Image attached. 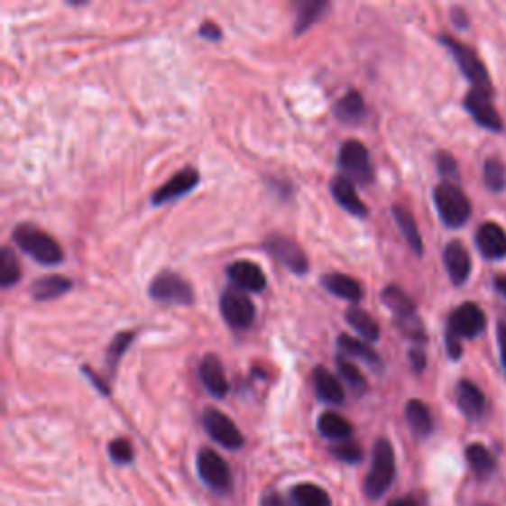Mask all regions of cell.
<instances>
[{"label": "cell", "instance_id": "1", "mask_svg": "<svg viewBox=\"0 0 506 506\" xmlns=\"http://www.w3.org/2000/svg\"><path fill=\"white\" fill-rule=\"evenodd\" d=\"M487 327V317L483 308L474 303H463L447 318L446 346L451 360H459L463 354L461 340L479 336Z\"/></svg>", "mask_w": 506, "mask_h": 506}, {"label": "cell", "instance_id": "2", "mask_svg": "<svg viewBox=\"0 0 506 506\" xmlns=\"http://www.w3.org/2000/svg\"><path fill=\"white\" fill-rule=\"evenodd\" d=\"M396 477V455L394 447L386 437H380L374 443V453H372V465L364 479L366 497L376 501L382 499L390 491L391 483Z\"/></svg>", "mask_w": 506, "mask_h": 506}, {"label": "cell", "instance_id": "3", "mask_svg": "<svg viewBox=\"0 0 506 506\" xmlns=\"http://www.w3.org/2000/svg\"><path fill=\"white\" fill-rule=\"evenodd\" d=\"M13 240L20 250L32 257V260H36L38 263L58 265L64 262V250H61L60 244L34 224L16 225L13 232Z\"/></svg>", "mask_w": 506, "mask_h": 506}, {"label": "cell", "instance_id": "4", "mask_svg": "<svg viewBox=\"0 0 506 506\" xmlns=\"http://www.w3.org/2000/svg\"><path fill=\"white\" fill-rule=\"evenodd\" d=\"M380 297H382V303H384L391 311V315H394V321L401 333L414 340V343H421V345L426 343L428 335L416 311L414 301H411V299L396 285H388L384 291L380 293Z\"/></svg>", "mask_w": 506, "mask_h": 506}, {"label": "cell", "instance_id": "5", "mask_svg": "<svg viewBox=\"0 0 506 506\" xmlns=\"http://www.w3.org/2000/svg\"><path fill=\"white\" fill-rule=\"evenodd\" d=\"M433 202H436L441 222L447 228H461L471 218V202L455 182H439L433 190Z\"/></svg>", "mask_w": 506, "mask_h": 506}, {"label": "cell", "instance_id": "6", "mask_svg": "<svg viewBox=\"0 0 506 506\" xmlns=\"http://www.w3.org/2000/svg\"><path fill=\"white\" fill-rule=\"evenodd\" d=\"M441 42L446 44V48L449 50V54L455 58L461 74L471 81V87L494 93L489 69H487V66L483 64V60L479 58L477 51H474L471 46L459 42V40L451 38V36H441Z\"/></svg>", "mask_w": 506, "mask_h": 506}, {"label": "cell", "instance_id": "7", "mask_svg": "<svg viewBox=\"0 0 506 506\" xmlns=\"http://www.w3.org/2000/svg\"><path fill=\"white\" fill-rule=\"evenodd\" d=\"M338 167L343 169L345 177L358 184H370L374 180V169L370 162V152L364 143L348 139L343 143L338 152Z\"/></svg>", "mask_w": 506, "mask_h": 506}, {"label": "cell", "instance_id": "8", "mask_svg": "<svg viewBox=\"0 0 506 506\" xmlns=\"http://www.w3.org/2000/svg\"><path fill=\"white\" fill-rule=\"evenodd\" d=\"M220 311L224 321L235 330L250 328L255 321V305L242 289L230 285L220 297Z\"/></svg>", "mask_w": 506, "mask_h": 506}, {"label": "cell", "instance_id": "9", "mask_svg": "<svg viewBox=\"0 0 506 506\" xmlns=\"http://www.w3.org/2000/svg\"><path fill=\"white\" fill-rule=\"evenodd\" d=\"M149 295L159 303L172 305H192L194 291L192 285L174 271H161L149 285Z\"/></svg>", "mask_w": 506, "mask_h": 506}, {"label": "cell", "instance_id": "10", "mask_svg": "<svg viewBox=\"0 0 506 506\" xmlns=\"http://www.w3.org/2000/svg\"><path fill=\"white\" fill-rule=\"evenodd\" d=\"M196 467L206 487H210L214 492L225 494L234 487V477L225 459L218 455L214 449H202L196 459Z\"/></svg>", "mask_w": 506, "mask_h": 506}, {"label": "cell", "instance_id": "11", "mask_svg": "<svg viewBox=\"0 0 506 506\" xmlns=\"http://www.w3.org/2000/svg\"><path fill=\"white\" fill-rule=\"evenodd\" d=\"M265 252L271 257L285 265L289 271H293L297 275H305L308 271V260L303 252V247L299 245L295 240L281 234H271L265 237L263 242Z\"/></svg>", "mask_w": 506, "mask_h": 506}, {"label": "cell", "instance_id": "12", "mask_svg": "<svg viewBox=\"0 0 506 506\" xmlns=\"http://www.w3.org/2000/svg\"><path fill=\"white\" fill-rule=\"evenodd\" d=\"M202 426H204L206 433H208L216 443H220V446L225 449L235 451L244 446V436H242L240 428H237L235 423L220 409H216V408L204 409Z\"/></svg>", "mask_w": 506, "mask_h": 506}, {"label": "cell", "instance_id": "13", "mask_svg": "<svg viewBox=\"0 0 506 506\" xmlns=\"http://www.w3.org/2000/svg\"><path fill=\"white\" fill-rule=\"evenodd\" d=\"M463 106H465V109H467L469 115L474 119V123L481 125L483 129H489L494 133H501L504 129L502 117L499 115V111L492 103V93L471 87L467 91V96H465Z\"/></svg>", "mask_w": 506, "mask_h": 506}, {"label": "cell", "instance_id": "14", "mask_svg": "<svg viewBox=\"0 0 506 506\" xmlns=\"http://www.w3.org/2000/svg\"><path fill=\"white\" fill-rule=\"evenodd\" d=\"M474 244L484 260H506V232L499 224H481L474 234Z\"/></svg>", "mask_w": 506, "mask_h": 506}, {"label": "cell", "instance_id": "15", "mask_svg": "<svg viewBox=\"0 0 506 506\" xmlns=\"http://www.w3.org/2000/svg\"><path fill=\"white\" fill-rule=\"evenodd\" d=\"M225 273H228L232 285L242 289V291L262 293L267 285V277L262 267L253 262H247V260L234 262L232 265H228Z\"/></svg>", "mask_w": 506, "mask_h": 506}, {"label": "cell", "instance_id": "16", "mask_svg": "<svg viewBox=\"0 0 506 506\" xmlns=\"http://www.w3.org/2000/svg\"><path fill=\"white\" fill-rule=\"evenodd\" d=\"M198 182H200L198 172H196L194 169H182V170L174 174V177L169 182H164L161 189L154 190L152 204L162 206L167 202L177 200V198H180V196L192 192Z\"/></svg>", "mask_w": 506, "mask_h": 506}, {"label": "cell", "instance_id": "17", "mask_svg": "<svg viewBox=\"0 0 506 506\" xmlns=\"http://www.w3.org/2000/svg\"><path fill=\"white\" fill-rule=\"evenodd\" d=\"M443 263H446L447 275L453 281V285L461 287L463 283H467V279L471 277V255L461 242L453 240L446 247H443Z\"/></svg>", "mask_w": 506, "mask_h": 506}, {"label": "cell", "instance_id": "18", "mask_svg": "<svg viewBox=\"0 0 506 506\" xmlns=\"http://www.w3.org/2000/svg\"><path fill=\"white\" fill-rule=\"evenodd\" d=\"M198 376L202 386L208 390V394L214 398H225L230 391L228 378H225V372L222 366V360L216 354H206L198 368Z\"/></svg>", "mask_w": 506, "mask_h": 506}, {"label": "cell", "instance_id": "19", "mask_svg": "<svg viewBox=\"0 0 506 506\" xmlns=\"http://www.w3.org/2000/svg\"><path fill=\"white\" fill-rule=\"evenodd\" d=\"M330 194H333L335 200L353 216H358V218L368 216L366 204L360 200L354 182L345 177V174H338V177H335L333 182H330Z\"/></svg>", "mask_w": 506, "mask_h": 506}, {"label": "cell", "instance_id": "20", "mask_svg": "<svg viewBox=\"0 0 506 506\" xmlns=\"http://www.w3.org/2000/svg\"><path fill=\"white\" fill-rule=\"evenodd\" d=\"M455 401L461 409V414L474 421L483 416L484 411V394L483 390L474 384L471 380H459V384L455 388Z\"/></svg>", "mask_w": 506, "mask_h": 506}, {"label": "cell", "instance_id": "21", "mask_svg": "<svg viewBox=\"0 0 506 506\" xmlns=\"http://www.w3.org/2000/svg\"><path fill=\"white\" fill-rule=\"evenodd\" d=\"M313 384L317 398L321 401H327V404H343L345 401L343 384H340V380L325 366H317L313 370Z\"/></svg>", "mask_w": 506, "mask_h": 506}, {"label": "cell", "instance_id": "22", "mask_svg": "<svg viewBox=\"0 0 506 506\" xmlns=\"http://www.w3.org/2000/svg\"><path fill=\"white\" fill-rule=\"evenodd\" d=\"M336 346L340 350V354H345L346 358L364 360V364L372 366L374 370L382 368L380 354L363 338H354V336H350V335H340L336 338Z\"/></svg>", "mask_w": 506, "mask_h": 506}, {"label": "cell", "instance_id": "23", "mask_svg": "<svg viewBox=\"0 0 506 506\" xmlns=\"http://www.w3.org/2000/svg\"><path fill=\"white\" fill-rule=\"evenodd\" d=\"M321 283L328 293H333L350 303H358L364 295L363 285H360L356 279L348 277L345 273H327V275H323Z\"/></svg>", "mask_w": 506, "mask_h": 506}, {"label": "cell", "instance_id": "24", "mask_svg": "<svg viewBox=\"0 0 506 506\" xmlns=\"http://www.w3.org/2000/svg\"><path fill=\"white\" fill-rule=\"evenodd\" d=\"M71 289V281L66 275H44L36 279L30 289L36 301H54V299L66 295Z\"/></svg>", "mask_w": 506, "mask_h": 506}, {"label": "cell", "instance_id": "25", "mask_svg": "<svg viewBox=\"0 0 506 506\" xmlns=\"http://www.w3.org/2000/svg\"><path fill=\"white\" fill-rule=\"evenodd\" d=\"M317 429L323 437L335 441H346L353 436V423L340 414H335V411H325V414L318 416Z\"/></svg>", "mask_w": 506, "mask_h": 506}, {"label": "cell", "instance_id": "26", "mask_svg": "<svg viewBox=\"0 0 506 506\" xmlns=\"http://www.w3.org/2000/svg\"><path fill=\"white\" fill-rule=\"evenodd\" d=\"M391 216H394V220L398 224L400 232L404 234L408 245L418 255H421L423 253V242H421V234L418 230V224H416L414 214H411L409 210H406L404 206H391Z\"/></svg>", "mask_w": 506, "mask_h": 506}, {"label": "cell", "instance_id": "27", "mask_svg": "<svg viewBox=\"0 0 506 506\" xmlns=\"http://www.w3.org/2000/svg\"><path fill=\"white\" fill-rule=\"evenodd\" d=\"M406 419L411 431L419 437H428L433 431V418L429 408L421 400H409L406 404Z\"/></svg>", "mask_w": 506, "mask_h": 506}, {"label": "cell", "instance_id": "28", "mask_svg": "<svg viewBox=\"0 0 506 506\" xmlns=\"http://www.w3.org/2000/svg\"><path fill=\"white\" fill-rule=\"evenodd\" d=\"M465 457H467L473 473L477 474L479 479H487L489 474L497 469V459L492 457V453L481 446V443H471V446L465 449Z\"/></svg>", "mask_w": 506, "mask_h": 506}, {"label": "cell", "instance_id": "29", "mask_svg": "<svg viewBox=\"0 0 506 506\" xmlns=\"http://www.w3.org/2000/svg\"><path fill=\"white\" fill-rule=\"evenodd\" d=\"M345 318H346V323L353 327L360 336H363V340H366V343H376V340L380 338L378 323L370 317V313L364 311V308L350 307L345 313Z\"/></svg>", "mask_w": 506, "mask_h": 506}, {"label": "cell", "instance_id": "30", "mask_svg": "<svg viewBox=\"0 0 506 506\" xmlns=\"http://www.w3.org/2000/svg\"><path fill=\"white\" fill-rule=\"evenodd\" d=\"M291 502L295 506H333L328 492L315 483H301L293 487Z\"/></svg>", "mask_w": 506, "mask_h": 506}, {"label": "cell", "instance_id": "31", "mask_svg": "<svg viewBox=\"0 0 506 506\" xmlns=\"http://www.w3.org/2000/svg\"><path fill=\"white\" fill-rule=\"evenodd\" d=\"M366 106L364 99L358 91H348L345 97H340L335 106V115L343 123H356L364 117Z\"/></svg>", "mask_w": 506, "mask_h": 506}, {"label": "cell", "instance_id": "32", "mask_svg": "<svg viewBox=\"0 0 506 506\" xmlns=\"http://www.w3.org/2000/svg\"><path fill=\"white\" fill-rule=\"evenodd\" d=\"M325 10H328V3H321V0H303V3H299L295 34H303L307 28H311L323 16Z\"/></svg>", "mask_w": 506, "mask_h": 506}, {"label": "cell", "instance_id": "33", "mask_svg": "<svg viewBox=\"0 0 506 506\" xmlns=\"http://www.w3.org/2000/svg\"><path fill=\"white\" fill-rule=\"evenodd\" d=\"M336 368H338L340 376H343V380L346 382L350 390H354L356 394H364V391L368 390V384H366L364 374L360 372V368L356 364L350 363V360L345 354H338L336 356Z\"/></svg>", "mask_w": 506, "mask_h": 506}, {"label": "cell", "instance_id": "34", "mask_svg": "<svg viewBox=\"0 0 506 506\" xmlns=\"http://www.w3.org/2000/svg\"><path fill=\"white\" fill-rule=\"evenodd\" d=\"M23 271H20V263L16 260V253L10 247L0 250V285L5 289L13 287L20 281Z\"/></svg>", "mask_w": 506, "mask_h": 506}, {"label": "cell", "instance_id": "35", "mask_svg": "<svg viewBox=\"0 0 506 506\" xmlns=\"http://www.w3.org/2000/svg\"><path fill=\"white\" fill-rule=\"evenodd\" d=\"M483 179H484V186H487L491 192H502L506 189V167H504V162L497 157H491V159L484 161Z\"/></svg>", "mask_w": 506, "mask_h": 506}, {"label": "cell", "instance_id": "36", "mask_svg": "<svg viewBox=\"0 0 506 506\" xmlns=\"http://www.w3.org/2000/svg\"><path fill=\"white\" fill-rule=\"evenodd\" d=\"M133 340H135V333L133 330H121V333L111 340V345L107 348V368L115 370L121 356L127 353V348L131 346Z\"/></svg>", "mask_w": 506, "mask_h": 506}, {"label": "cell", "instance_id": "37", "mask_svg": "<svg viewBox=\"0 0 506 506\" xmlns=\"http://www.w3.org/2000/svg\"><path fill=\"white\" fill-rule=\"evenodd\" d=\"M330 455L343 463H358L360 459H363V447H360L358 443L346 439V441H340V443H336V446L330 447Z\"/></svg>", "mask_w": 506, "mask_h": 506}, {"label": "cell", "instance_id": "38", "mask_svg": "<svg viewBox=\"0 0 506 506\" xmlns=\"http://www.w3.org/2000/svg\"><path fill=\"white\" fill-rule=\"evenodd\" d=\"M109 457L115 461L117 465H129L135 457V451H133V446L129 439H113L109 443Z\"/></svg>", "mask_w": 506, "mask_h": 506}, {"label": "cell", "instance_id": "39", "mask_svg": "<svg viewBox=\"0 0 506 506\" xmlns=\"http://www.w3.org/2000/svg\"><path fill=\"white\" fill-rule=\"evenodd\" d=\"M437 170L443 179H449V182L453 180H459V167H457V161L453 159V154L441 151L437 152Z\"/></svg>", "mask_w": 506, "mask_h": 506}, {"label": "cell", "instance_id": "40", "mask_svg": "<svg viewBox=\"0 0 506 506\" xmlns=\"http://www.w3.org/2000/svg\"><path fill=\"white\" fill-rule=\"evenodd\" d=\"M200 36L206 40H212V42H218L222 38V30L220 26H216L210 20H206V23L200 26Z\"/></svg>", "mask_w": 506, "mask_h": 506}, {"label": "cell", "instance_id": "41", "mask_svg": "<svg viewBox=\"0 0 506 506\" xmlns=\"http://www.w3.org/2000/svg\"><path fill=\"white\" fill-rule=\"evenodd\" d=\"M409 363H411V368H414L416 372H421L428 364L426 353H423L421 348H411L409 350Z\"/></svg>", "mask_w": 506, "mask_h": 506}, {"label": "cell", "instance_id": "42", "mask_svg": "<svg viewBox=\"0 0 506 506\" xmlns=\"http://www.w3.org/2000/svg\"><path fill=\"white\" fill-rule=\"evenodd\" d=\"M497 343H499V353H501V363L506 372V325H499L497 328Z\"/></svg>", "mask_w": 506, "mask_h": 506}, {"label": "cell", "instance_id": "43", "mask_svg": "<svg viewBox=\"0 0 506 506\" xmlns=\"http://www.w3.org/2000/svg\"><path fill=\"white\" fill-rule=\"evenodd\" d=\"M262 506H287V504H285V501H283L281 497H279L277 492L271 491V492H265V494H263Z\"/></svg>", "mask_w": 506, "mask_h": 506}, {"label": "cell", "instance_id": "44", "mask_svg": "<svg viewBox=\"0 0 506 506\" xmlns=\"http://www.w3.org/2000/svg\"><path fill=\"white\" fill-rule=\"evenodd\" d=\"M81 372H84V374L91 380V384L96 386V388L101 391V394H109V388H107L106 384H103V382H99V378H97L96 374H93V372H91L89 368H86V366H84V368H81Z\"/></svg>", "mask_w": 506, "mask_h": 506}, {"label": "cell", "instance_id": "45", "mask_svg": "<svg viewBox=\"0 0 506 506\" xmlns=\"http://www.w3.org/2000/svg\"><path fill=\"white\" fill-rule=\"evenodd\" d=\"M494 289H497V291H499L502 297H506V275L494 277Z\"/></svg>", "mask_w": 506, "mask_h": 506}, {"label": "cell", "instance_id": "46", "mask_svg": "<svg viewBox=\"0 0 506 506\" xmlns=\"http://www.w3.org/2000/svg\"><path fill=\"white\" fill-rule=\"evenodd\" d=\"M388 506H418V502L411 497H401V499L391 501Z\"/></svg>", "mask_w": 506, "mask_h": 506}]
</instances>
